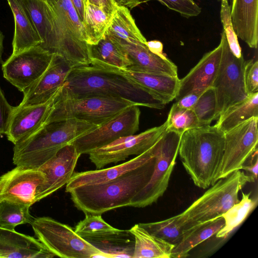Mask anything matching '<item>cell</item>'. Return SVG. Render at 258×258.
Wrapping results in <instances>:
<instances>
[{"instance_id": "1", "label": "cell", "mask_w": 258, "mask_h": 258, "mask_svg": "<svg viewBox=\"0 0 258 258\" xmlns=\"http://www.w3.org/2000/svg\"><path fill=\"white\" fill-rule=\"evenodd\" d=\"M64 90L76 97L102 96L125 99L140 106L163 109L167 103L126 76L91 64L74 67L64 84Z\"/></svg>"}, {"instance_id": "2", "label": "cell", "mask_w": 258, "mask_h": 258, "mask_svg": "<svg viewBox=\"0 0 258 258\" xmlns=\"http://www.w3.org/2000/svg\"><path fill=\"white\" fill-rule=\"evenodd\" d=\"M155 155L144 165L105 183L83 185L69 192L75 206L85 215H102L130 206L134 196L149 182L153 172Z\"/></svg>"}, {"instance_id": "3", "label": "cell", "mask_w": 258, "mask_h": 258, "mask_svg": "<svg viewBox=\"0 0 258 258\" xmlns=\"http://www.w3.org/2000/svg\"><path fill=\"white\" fill-rule=\"evenodd\" d=\"M224 148V133L215 125L198 126L182 133L178 154L197 186L206 189L219 179Z\"/></svg>"}, {"instance_id": "4", "label": "cell", "mask_w": 258, "mask_h": 258, "mask_svg": "<svg viewBox=\"0 0 258 258\" xmlns=\"http://www.w3.org/2000/svg\"><path fill=\"white\" fill-rule=\"evenodd\" d=\"M98 126L75 118L52 122L14 145L16 166L39 169L64 146Z\"/></svg>"}, {"instance_id": "5", "label": "cell", "mask_w": 258, "mask_h": 258, "mask_svg": "<svg viewBox=\"0 0 258 258\" xmlns=\"http://www.w3.org/2000/svg\"><path fill=\"white\" fill-rule=\"evenodd\" d=\"M64 85L57 96L45 124L75 118L99 126L134 103L121 98L89 96L76 97L69 94Z\"/></svg>"}, {"instance_id": "6", "label": "cell", "mask_w": 258, "mask_h": 258, "mask_svg": "<svg viewBox=\"0 0 258 258\" xmlns=\"http://www.w3.org/2000/svg\"><path fill=\"white\" fill-rule=\"evenodd\" d=\"M252 175L236 170L218 179L182 214L189 220L201 223L211 220L226 212L240 201L239 191L248 182H253Z\"/></svg>"}, {"instance_id": "7", "label": "cell", "mask_w": 258, "mask_h": 258, "mask_svg": "<svg viewBox=\"0 0 258 258\" xmlns=\"http://www.w3.org/2000/svg\"><path fill=\"white\" fill-rule=\"evenodd\" d=\"M35 236L54 256L63 258L107 257L69 225L49 217L34 218Z\"/></svg>"}, {"instance_id": "8", "label": "cell", "mask_w": 258, "mask_h": 258, "mask_svg": "<svg viewBox=\"0 0 258 258\" xmlns=\"http://www.w3.org/2000/svg\"><path fill=\"white\" fill-rule=\"evenodd\" d=\"M182 134L166 130L158 141L152 176L133 198L131 207L143 208L156 203L166 190L178 155Z\"/></svg>"}, {"instance_id": "9", "label": "cell", "mask_w": 258, "mask_h": 258, "mask_svg": "<svg viewBox=\"0 0 258 258\" xmlns=\"http://www.w3.org/2000/svg\"><path fill=\"white\" fill-rule=\"evenodd\" d=\"M222 53L219 67L213 82L216 98L214 120L230 106L247 96L244 79L243 56L237 58L230 50L224 31L221 34Z\"/></svg>"}, {"instance_id": "10", "label": "cell", "mask_w": 258, "mask_h": 258, "mask_svg": "<svg viewBox=\"0 0 258 258\" xmlns=\"http://www.w3.org/2000/svg\"><path fill=\"white\" fill-rule=\"evenodd\" d=\"M139 107L136 105L128 107L72 144L81 155L88 154L120 137L135 135L139 128L141 112Z\"/></svg>"}, {"instance_id": "11", "label": "cell", "mask_w": 258, "mask_h": 258, "mask_svg": "<svg viewBox=\"0 0 258 258\" xmlns=\"http://www.w3.org/2000/svg\"><path fill=\"white\" fill-rule=\"evenodd\" d=\"M258 117H252L224 133V148L219 179L241 170L257 151Z\"/></svg>"}, {"instance_id": "12", "label": "cell", "mask_w": 258, "mask_h": 258, "mask_svg": "<svg viewBox=\"0 0 258 258\" xmlns=\"http://www.w3.org/2000/svg\"><path fill=\"white\" fill-rule=\"evenodd\" d=\"M52 55L39 45L12 54L2 63L3 76L20 91L24 92L44 73Z\"/></svg>"}, {"instance_id": "13", "label": "cell", "mask_w": 258, "mask_h": 258, "mask_svg": "<svg viewBox=\"0 0 258 258\" xmlns=\"http://www.w3.org/2000/svg\"><path fill=\"white\" fill-rule=\"evenodd\" d=\"M167 128L166 121L138 135L120 137L110 144L90 152L89 159L97 169L111 163L123 161L132 155H139L155 144Z\"/></svg>"}, {"instance_id": "14", "label": "cell", "mask_w": 258, "mask_h": 258, "mask_svg": "<svg viewBox=\"0 0 258 258\" xmlns=\"http://www.w3.org/2000/svg\"><path fill=\"white\" fill-rule=\"evenodd\" d=\"M45 179L39 169L16 166L0 176V201L6 200L31 207L36 203L37 189Z\"/></svg>"}, {"instance_id": "15", "label": "cell", "mask_w": 258, "mask_h": 258, "mask_svg": "<svg viewBox=\"0 0 258 258\" xmlns=\"http://www.w3.org/2000/svg\"><path fill=\"white\" fill-rule=\"evenodd\" d=\"M81 155L75 147L70 144L61 148L39 168L44 173L45 179L37 189L36 202L52 195L69 182Z\"/></svg>"}, {"instance_id": "16", "label": "cell", "mask_w": 258, "mask_h": 258, "mask_svg": "<svg viewBox=\"0 0 258 258\" xmlns=\"http://www.w3.org/2000/svg\"><path fill=\"white\" fill-rule=\"evenodd\" d=\"M74 66L61 56L53 54L39 79L23 93L20 106L41 104L51 98L65 83Z\"/></svg>"}, {"instance_id": "17", "label": "cell", "mask_w": 258, "mask_h": 258, "mask_svg": "<svg viewBox=\"0 0 258 258\" xmlns=\"http://www.w3.org/2000/svg\"><path fill=\"white\" fill-rule=\"evenodd\" d=\"M63 85L45 103L23 106L18 105L15 107L6 134L8 140L15 145L42 127L52 109Z\"/></svg>"}, {"instance_id": "18", "label": "cell", "mask_w": 258, "mask_h": 258, "mask_svg": "<svg viewBox=\"0 0 258 258\" xmlns=\"http://www.w3.org/2000/svg\"><path fill=\"white\" fill-rule=\"evenodd\" d=\"M39 35V46L52 54L60 55V40L55 13L46 0H18Z\"/></svg>"}, {"instance_id": "19", "label": "cell", "mask_w": 258, "mask_h": 258, "mask_svg": "<svg viewBox=\"0 0 258 258\" xmlns=\"http://www.w3.org/2000/svg\"><path fill=\"white\" fill-rule=\"evenodd\" d=\"M222 42L213 50L205 53L200 61L180 79L176 101L192 92H203L212 87L221 57Z\"/></svg>"}, {"instance_id": "20", "label": "cell", "mask_w": 258, "mask_h": 258, "mask_svg": "<svg viewBox=\"0 0 258 258\" xmlns=\"http://www.w3.org/2000/svg\"><path fill=\"white\" fill-rule=\"evenodd\" d=\"M158 140L143 153L119 165L104 169L74 173L66 185V191L69 192L81 186L106 182L144 165L155 156Z\"/></svg>"}, {"instance_id": "21", "label": "cell", "mask_w": 258, "mask_h": 258, "mask_svg": "<svg viewBox=\"0 0 258 258\" xmlns=\"http://www.w3.org/2000/svg\"><path fill=\"white\" fill-rule=\"evenodd\" d=\"M113 39L125 52L130 61L131 65L126 71L178 76L177 66L167 57L152 52L146 44Z\"/></svg>"}, {"instance_id": "22", "label": "cell", "mask_w": 258, "mask_h": 258, "mask_svg": "<svg viewBox=\"0 0 258 258\" xmlns=\"http://www.w3.org/2000/svg\"><path fill=\"white\" fill-rule=\"evenodd\" d=\"M55 256L38 239L0 228V258H50Z\"/></svg>"}, {"instance_id": "23", "label": "cell", "mask_w": 258, "mask_h": 258, "mask_svg": "<svg viewBox=\"0 0 258 258\" xmlns=\"http://www.w3.org/2000/svg\"><path fill=\"white\" fill-rule=\"evenodd\" d=\"M231 17L239 38L252 48L258 43V0H232Z\"/></svg>"}, {"instance_id": "24", "label": "cell", "mask_w": 258, "mask_h": 258, "mask_svg": "<svg viewBox=\"0 0 258 258\" xmlns=\"http://www.w3.org/2000/svg\"><path fill=\"white\" fill-rule=\"evenodd\" d=\"M90 64L114 71H126L131 65L125 52L111 36L105 33L95 44H87Z\"/></svg>"}, {"instance_id": "25", "label": "cell", "mask_w": 258, "mask_h": 258, "mask_svg": "<svg viewBox=\"0 0 258 258\" xmlns=\"http://www.w3.org/2000/svg\"><path fill=\"white\" fill-rule=\"evenodd\" d=\"M103 252L107 257L132 258L135 239L128 230H116L82 237Z\"/></svg>"}, {"instance_id": "26", "label": "cell", "mask_w": 258, "mask_h": 258, "mask_svg": "<svg viewBox=\"0 0 258 258\" xmlns=\"http://www.w3.org/2000/svg\"><path fill=\"white\" fill-rule=\"evenodd\" d=\"M7 1L13 14L15 22L12 54L39 45L42 40L19 1Z\"/></svg>"}, {"instance_id": "27", "label": "cell", "mask_w": 258, "mask_h": 258, "mask_svg": "<svg viewBox=\"0 0 258 258\" xmlns=\"http://www.w3.org/2000/svg\"><path fill=\"white\" fill-rule=\"evenodd\" d=\"M128 230L135 239L132 258H171L175 245L152 235L139 224Z\"/></svg>"}, {"instance_id": "28", "label": "cell", "mask_w": 258, "mask_h": 258, "mask_svg": "<svg viewBox=\"0 0 258 258\" xmlns=\"http://www.w3.org/2000/svg\"><path fill=\"white\" fill-rule=\"evenodd\" d=\"M201 223L189 220L181 213L164 220L139 224L152 235L175 245Z\"/></svg>"}, {"instance_id": "29", "label": "cell", "mask_w": 258, "mask_h": 258, "mask_svg": "<svg viewBox=\"0 0 258 258\" xmlns=\"http://www.w3.org/2000/svg\"><path fill=\"white\" fill-rule=\"evenodd\" d=\"M122 72L130 79L161 97L167 104L175 99L180 82L178 76L129 71Z\"/></svg>"}, {"instance_id": "30", "label": "cell", "mask_w": 258, "mask_h": 258, "mask_svg": "<svg viewBox=\"0 0 258 258\" xmlns=\"http://www.w3.org/2000/svg\"><path fill=\"white\" fill-rule=\"evenodd\" d=\"M224 225L221 216L202 222L197 228L185 235L172 249L171 258H183L188 256L189 252L205 240L216 235Z\"/></svg>"}, {"instance_id": "31", "label": "cell", "mask_w": 258, "mask_h": 258, "mask_svg": "<svg viewBox=\"0 0 258 258\" xmlns=\"http://www.w3.org/2000/svg\"><path fill=\"white\" fill-rule=\"evenodd\" d=\"M252 117H258V92L228 108L215 124L224 133Z\"/></svg>"}, {"instance_id": "32", "label": "cell", "mask_w": 258, "mask_h": 258, "mask_svg": "<svg viewBox=\"0 0 258 258\" xmlns=\"http://www.w3.org/2000/svg\"><path fill=\"white\" fill-rule=\"evenodd\" d=\"M105 34L129 43L146 44L147 40L137 26L128 9L118 6Z\"/></svg>"}, {"instance_id": "33", "label": "cell", "mask_w": 258, "mask_h": 258, "mask_svg": "<svg viewBox=\"0 0 258 258\" xmlns=\"http://www.w3.org/2000/svg\"><path fill=\"white\" fill-rule=\"evenodd\" d=\"M113 15L106 13L98 7L84 4L83 25L87 44H96L108 28Z\"/></svg>"}, {"instance_id": "34", "label": "cell", "mask_w": 258, "mask_h": 258, "mask_svg": "<svg viewBox=\"0 0 258 258\" xmlns=\"http://www.w3.org/2000/svg\"><path fill=\"white\" fill-rule=\"evenodd\" d=\"M250 193L245 194L242 192L241 200L222 214L224 220V225L216 234V237H226L244 221L254 209L257 205V199L250 198Z\"/></svg>"}, {"instance_id": "35", "label": "cell", "mask_w": 258, "mask_h": 258, "mask_svg": "<svg viewBox=\"0 0 258 258\" xmlns=\"http://www.w3.org/2000/svg\"><path fill=\"white\" fill-rule=\"evenodd\" d=\"M30 206L6 200L0 201V228L15 230L21 224H31L34 218Z\"/></svg>"}, {"instance_id": "36", "label": "cell", "mask_w": 258, "mask_h": 258, "mask_svg": "<svg viewBox=\"0 0 258 258\" xmlns=\"http://www.w3.org/2000/svg\"><path fill=\"white\" fill-rule=\"evenodd\" d=\"M166 130L180 134L194 127L200 126L199 120L191 109L180 107L174 103L169 112Z\"/></svg>"}, {"instance_id": "37", "label": "cell", "mask_w": 258, "mask_h": 258, "mask_svg": "<svg viewBox=\"0 0 258 258\" xmlns=\"http://www.w3.org/2000/svg\"><path fill=\"white\" fill-rule=\"evenodd\" d=\"M200 126L210 125L214 120L216 109V98L213 87L206 89L192 107Z\"/></svg>"}, {"instance_id": "38", "label": "cell", "mask_w": 258, "mask_h": 258, "mask_svg": "<svg viewBox=\"0 0 258 258\" xmlns=\"http://www.w3.org/2000/svg\"><path fill=\"white\" fill-rule=\"evenodd\" d=\"M102 218L101 215H86L76 225L75 231L81 237L93 235L116 230Z\"/></svg>"}, {"instance_id": "39", "label": "cell", "mask_w": 258, "mask_h": 258, "mask_svg": "<svg viewBox=\"0 0 258 258\" xmlns=\"http://www.w3.org/2000/svg\"><path fill=\"white\" fill-rule=\"evenodd\" d=\"M220 19L230 50L236 57H241L243 54L238 40V37L232 25L231 6L229 5L228 0H221Z\"/></svg>"}, {"instance_id": "40", "label": "cell", "mask_w": 258, "mask_h": 258, "mask_svg": "<svg viewBox=\"0 0 258 258\" xmlns=\"http://www.w3.org/2000/svg\"><path fill=\"white\" fill-rule=\"evenodd\" d=\"M151 0H139L138 5ZM169 9L179 13L182 17L189 18L198 16L201 7L194 0H157Z\"/></svg>"}, {"instance_id": "41", "label": "cell", "mask_w": 258, "mask_h": 258, "mask_svg": "<svg viewBox=\"0 0 258 258\" xmlns=\"http://www.w3.org/2000/svg\"><path fill=\"white\" fill-rule=\"evenodd\" d=\"M244 79L248 95L258 92V61L257 60H245Z\"/></svg>"}, {"instance_id": "42", "label": "cell", "mask_w": 258, "mask_h": 258, "mask_svg": "<svg viewBox=\"0 0 258 258\" xmlns=\"http://www.w3.org/2000/svg\"><path fill=\"white\" fill-rule=\"evenodd\" d=\"M14 109L7 100L0 86V136L6 134Z\"/></svg>"}, {"instance_id": "43", "label": "cell", "mask_w": 258, "mask_h": 258, "mask_svg": "<svg viewBox=\"0 0 258 258\" xmlns=\"http://www.w3.org/2000/svg\"><path fill=\"white\" fill-rule=\"evenodd\" d=\"M84 4L88 3L98 7L106 13L113 15L118 6L113 0H83Z\"/></svg>"}, {"instance_id": "44", "label": "cell", "mask_w": 258, "mask_h": 258, "mask_svg": "<svg viewBox=\"0 0 258 258\" xmlns=\"http://www.w3.org/2000/svg\"><path fill=\"white\" fill-rule=\"evenodd\" d=\"M202 93H191L176 101L175 103L180 107L191 109Z\"/></svg>"}, {"instance_id": "45", "label": "cell", "mask_w": 258, "mask_h": 258, "mask_svg": "<svg viewBox=\"0 0 258 258\" xmlns=\"http://www.w3.org/2000/svg\"><path fill=\"white\" fill-rule=\"evenodd\" d=\"M148 49L153 53L161 57H166L163 53V44L158 40L147 41L146 43Z\"/></svg>"}, {"instance_id": "46", "label": "cell", "mask_w": 258, "mask_h": 258, "mask_svg": "<svg viewBox=\"0 0 258 258\" xmlns=\"http://www.w3.org/2000/svg\"><path fill=\"white\" fill-rule=\"evenodd\" d=\"M79 15V17L83 22L84 14V4L83 0H71Z\"/></svg>"}, {"instance_id": "47", "label": "cell", "mask_w": 258, "mask_h": 258, "mask_svg": "<svg viewBox=\"0 0 258 258\" xmlns=\"http://www.w3.org/2000/svg\"><path fill=\"white\" fill-rule=\"evenodd\" d=\"M241 169L245 170L247 171L250 172L255 179L257 177L258 173V160L257 157L255 159V162L253 164H250L248 166L243 165Z\"/></svg>"}, {"instance_id": "48", "label": "cell", "mask_w": 258, "mask_h": 258, "mask_svg": "<svg viewBox=\"0 0 258 258\" xmlns=\"http://www.w3.org/2000/svg\"><path fill=\"white\" fill-rule=\"evenodd\" d=\"M118 6L132 9L138 5L139 0H113Z\"/></svg>"}, {"instance_id": "49", "label": "cell", "mask_w": 258, "mask_h": 258, "mask_svg": "<svg viewBox=\"0 0 258 258\" xmlns=\"http://www.w3.org/2000/svg\"><path fill=\"white\" fill-rule=\"evenodd\" d=\"M5 36L0 30V63H3L2 55L4 51V40Z\"/></svg>"}, {"instance_id": "50", "label": "cell", "mask_w": 258, "mask_h": 258, "mask_svg": "<svg viewBox=\"0 0 258 258\" xmlns=\"http://www.w3.org/2000/svg\"><path fill=\"white\" fill-rule=\"evenodd\" d=\"M47 2H56L57 0H46Z\"/></svg>"}, {"instance_id": "51", "label": "cell", "mask_w": 258, "mask_h": 258, "mask_svg": "<svg viewBox=\"0 0 258 258\" xmlns=\"http://www.w3.org/2000/svg\"><path fill=\"white\" fill-rule=\"evenodd\" d=\"M218 1H220V0H218Z\"/></svg>"}, {"instance_id": "52", "label": "cell", "mask_w": 258, "mask_h": 258, "mask_svg": "<svg viewBox=\"0 0 258 258\" xmlns=\"http://www.w3.org/2000/svg\"></svg>"}]
</instances>
